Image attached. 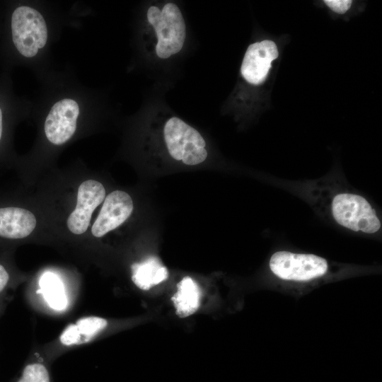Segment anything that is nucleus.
Wrapping results in <instances>:
<instances>
[{
	"instance_id": "obj_1",
	"label": "nucleus",
	"mask_w": 382,
	"mask_h": 382,
	"mask_svg": "<svg viewBox=\"0 0 382 382\" xmlns=\"http://www.w3.org/2000/svg\"><path fill=\"white\" fill-rule=\"evenodd\" d=\"M88 13L64 12L47 1H18L6 13L3 54L8 66H22L38 76L53 69L52 48L66 25H78Z\"/></svg>"
},
{
	"instance_id": "obj_2",
	"label": "nucleus",
	"mask_w": 382,
	"mask_h": 382,
	"mask_svg": "<svg viewBox=\"0 0 382 382\" xmlns=\"http://www.w3.org/2000/svg\"><path fill=\"white\" fill-rule=\"evenodd\" d=\"M279 186L303 199L320 217L347 231L379 236L381 213L366 196L354 188L342 173L332 171L314 180H280Z\"/></svg>"
},
{
	"instance_id": "obj_3",
	"label": "nucleus",
	"mask_w": 382,
	"mask_h": 382,
	"mask_svg": "<svg viewBox=\"0 0 382 382\" xmlns=\"http://www.w3.org/2000/svg\"><path fill=\"white\" fill-rule=\"evenodd\" d=\"M146 18L156 38L154 51L158 59H169L181 51L186 39V25L176 4L151 5L146 10Z\"/></svg>"
},
{
	"instance_id": "obj_4",
	"label": "nucleus",
	"mask_w": 382,
	"mask_h": 382,
	"mask_svg": "<svg viewBox=\"0 0 382 382\" xmlns=\"http://www.w3.org/2000/svg\"><path fill=\"white\" fill-rule=\"evenodd\" d=\"M162 139L171 158L184 165L197 166L208 157L207 142L202 134L177 116L164 121Z\"/></svg>"
},
{
	"instance_id": "obj_5",
	"label": "nucleus",
	"mask_w": 382,
	"mask_h": 382,
	"mask_svg": "<svg viewBox=\"0 0 382 382\" xmlns=\"http://www.w3.org/2000/svg\"><path fill=\"white\" fill-rule=\"evenodd\" d=\"M269 267L280 279L303 282L324 277L330 265L327 260L313 254L280 250L272 255Z\"/></svg>"
},
{
	"instance_id": "obj_6",
	"label": "nucleus",
	"mask_w": 382,
	"mask_h": 382,
	"mask_svg": "<svg viewBox=\"0 0 382 382\" xmlns=\"http://www.w3.org/2000/svg\"><path fill=\"white\" fill-rule=\"evenodd\" d=\"M105 198V190L101 183L92 179L83 181L78 188L76 206L66 221L69 230L76 235L85 233L92 213Z\"/></svg>"
},
{
	"instance_id": "obj_7",
	"label": "nucleus",
	"mask_w": 382,
	"mask_h": 382,
	"mask_svg": "<svg viewBox=\"0 0 382 382\" xmlns=\"http://www.w3.org/2000/svg\"><path fill=\"white\" fill-rule=\"evenodd\" d=\"M134 209L131 196L122 190L110 192L104 199L99 214L91 227L93 236L100 238L122 225Z\"/></svg>"
},
{
	"instance_id": "obj_8",
	"label": "nucleus",
	"mask_w": 382,
	"mask_h": 382,
	"mask_svg": "<svg viewBox=\"0 0 382 382\" xmlns=\"http://www.w3.org/2000/svg\"><path fill=\"white\" fill-rule=\"evenodd\" d=\"M277 46L270 40L250 44L241 66L243 79L251 85H260L266 79L272 62L278 57Z\"/></svg>"
},
{
	"instance_id": "obj_9",
	"label": "nucleus",
	"mask_w": 382,
	"mask_h": 382,
	"mask_svg": "<svg viewBox=\"0 0 382 382\" xmlns=\"http://www.w3.org/2000/svg\"><path fill=\"white\" fill-rule=\"evenodd\" d=\"M35 215L28 209L13 205L0 206V239L21 240L36 226Z\"/></svg>"
},
{
	"instance_id": "obj_10",
	"label": "nucleus",
	"mask_w": 382,
	"mask_h": 382,
	"mask_svg": "<svg viewBox=\"0 0 382 382\" xmlns=\"http://www.w3.org/2000/svg\"><path fill=\"white\" fill-rule=\"evenodd\" d=\"M32 101L17 97L7 77L0 80V147L10 123L30 114Z\"/></svg>"
},
{
	"instance_id": "obj_11",
	"label": "nucleus",
	"mask_w": 382,
	"mask_h": 382,
	"mask_svg": "<svg viewBox=\"0 0 382 382\" xmlns=\"http://www.w3.org/2000/svg\"><path fill=\"white\" fill-rule=\"evenodd\" d=\"M108 325V320L102 317L80 318L62 330L58 338L59 343L65 347L88 343L103 332Z\"/></svg>"
},
{
	"instance_id": "obj_12",
	"label": "nucleus",
	"mask_w": 382,
	"mask_h": 382,
	"mask_svg": "<svg viewBox=\"0 0 382 382\" xmlns=\"http://www.w3.org/2000/svg\"><path fill=\"white\" fill-rule=\"evenodd\" d=\"M202 291L198 284L191 277H183L177 284L172 301L176 314L180 318L193 315L201 304Z\"/></svg>"
},
{
	"instance_id": "obj_13",
	"label": "nucleus",
	"mask_w": 382,
	"mask_h": 382,
	"mask_svg": "<svg viewBox=\"0 0 382 382\" xmlns=\"http://www.w3.org/2000/svg\"><path fill=\"white\" fill-rule=\"evenodd\" d=\"M167 268L156 257H149L132 266V279L140 289L147 291L165 282Z\"/></svg>"
},
{
	"instance_id": "obj_14",
	"label": "nucleus",
	"mask_w": 382,
	"mask_h": 382,
	"mask_svg": "<svg viewBox=\"0 0 382 382\" xmlns=\"http://www.w3.org/2000/svg\"><path fill=\"white\" fill-rule=\"evenodd\" d=\"M40 285L50 307L57 311L65 308L66 298L64 288L57 275L50 272L45 273L40 278Z\"/></svg>"
},
{
	"instance_id": "obj_15",
	"label": "nucleus",
	"mask_w": 382,
	"mask_h": 382,
	"mask_svg": "<svg viewBox=\"0 0 382 382\" xmlns=\"http://www.w3.org/2000/svg\"><path fill=\"white\" fill-rule=\"evenodd\" d=\"M15 382H52L47 364L42 360L34 359L23 367Z\"/></svg>"
},
{
	"instance_id": "obj_16",
	"label": "nucleus",
	"mask_w": 382,
	"mask_h": 382,
	"mask_svg": "<svg viewBox=\"0 0 382 382\" xmlns=\"http://www.w3.org/2000/svg\"><path fill=\"white\" fill-rule=\"evenodd\" d=\"M325 4L332 11L337 13L344 14L352 6V1L349 0H325Z\"/></svg>"
},
{
	"instance_id": "obj_17",
	"label": "nucleus",
	"mask_w": 382,
	"mask_h": 382,
	"mask_svg": "<svg viewBox=\"0 0 382 382\" xmlns=\"http://www.w3.org/2000/svg\"><path fill=\"white\" fill-rule=\"evenodd\" d=\"M10 281V274L7 268L0 263V293L7 286Z\"/></svg>"
}]
</instances>
